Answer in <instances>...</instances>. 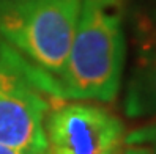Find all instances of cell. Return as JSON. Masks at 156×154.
<instances>
[{"instance_id":"2","label":"cell","mask_w":156,"mask_h":154,"mask_svg":"<svg viewBox=\"0 0 156 154\" xmlns=\"http://www.w3.org/2000/svg\"><path fill=\"white\" fill-rule=\"evenodd\" d=\"M82 0H0V35L36 68L62 76Z\"/></svg>"},{"instance_id":"8","label":"cell","mask_w":156,"mask_h":154,"mask_svg":"<svg viewBox=\"0 0 156 154\" xmlns=\"http://www.w3.org/2000/svg\"><path fill=\"white\" fill-rule=\"evenodd\" d=\"M44 154H49V152H44Z\"/></svg>"},{"instance_id":"1","label":"cell","mask_w":156,"mask_h":154,"mask_svg":"<svg viewBox=\"0 0 156 154\" xmlns=\"http://www.w3.org/2000/svg\"><path fill=\"white\" fill-rule=\"evenodd\" d=\"M125 66L123 0H82L60 80L68 98L111 102Z\"/></svg>"},{"instance_id":"4","label":"cell","mask_w":156,"mask_h":154,"mask_svg":"<svg viewBox=\"0 0 156 154\" xmlns=\"http://www.w3.org/2000/svg\"><path fill=\"white\" fill-rule=\"evenodd\" d=\"M48 102L19 71L0 61V143L32 152H48Z\"/></svg>"},{"instance_id":"6","label":"cell","mask_w":156,"mask_h":154,"mask_svg":"<svg viewBox=\"0 0 156 154\" xmlns=\"http://www.w3.org/2000/svg\"><path fill=\"white\" fill-rule=\"evenodd\" d=\"M0 154H38V152H32V151H24V149H17L13 146H6V145L0 143ZM44 154V152H43Z\"/></svg>"},{"instance_id":"9","label":"cell","mask_w":156,"mask_h":154,"mask_svg":"<svg viewBox=\"0 0 156 154\" xmlns=\"http://www.w3.org/2000/svg\"><path fill=\"white\" fill-rule=\"evenodd\" d=\"M154 41H156V36H154Z\"/></svg>"},{"instance_id":"7","label":"cell","mask_w":156,"mask_h":154,"mask_svg":"<svg viewBox=\"0 0 156 154\" xmlns=\"http://www.w3.org/2000/svg\"><path fill=\"white\" fill-rule=\"evenodd\" d=\"M122 154H153L147 148H126L122 151Z\"/></svg>"},{"instance_id":"3","label":"cell","mask_w":156,"mask_h":154,"mask_svg":"<svg viewBox=\"0 0 156 154\" xmlns=\"http://www.w3.org/2000/svg\"><path fill=\"white\" fill-rule=\"evenodd\" d=\"M49 154H122L125 128L111 110L93 104H65L46 116Z\"/></svg>"},{"instance_id":"5","label":"cell","mask_w":156,"mask_h":154,"mask_svg":"<svg viewBox=\"0 0 156 154\" xmlns=\"http://www.w3.org/2000/svg\"><path fill=\"white\" fill-rule=\"evenodd\" d=\"M125 112L131 118H156V41H150L129 77Z\"/></svg>"}]
</instances>
